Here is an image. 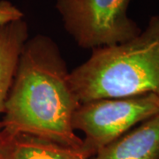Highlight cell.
Wrapping results in <instances>:
<instances>
[{"label":"cell","instance_id":"cell-5","mask_svg":"<svg viewBox=\"0 0 159 159\" xmlns=\"http://www.w3.org/2000/svg\"><path fill=\"white\" fill-rule=\"evenodd\" d=\"M89 159H159V113L109 143Z\"/></svg>","mask_w":159,"mask_h":159},{"label":"cell","instance_id":"cell-4","mask_svg":"<svg viewBox=\"0 0 159 159\" xmlns=\"http://www.w3.org/2000/svg\"><path fill=\"white\" fill-rule=\"evenodd\" d=\"M159 113V97L153 94L102 98L80 103L73 116L74 131H80L83 148L91 157L137 125Z\"/></svg>","mask_w":159,"mask_h":159},{"label":"cell","instance_id":"cell-7","mask_svg":"<svg viewBox=\"0 0 159 159\" xmlns=\"http://www.w3.org/2000/svg\"><path fill=\"white\" fill-rule=\"evenodd\" d=\"M5 138L6 139L5 159H89L91 157L90 154L84 148L67 147L40 137L18 134L11 138Z\"/></svg>","mask_w":159,"mask_h":159},{"label":"cell","instance_id":"cell-3","mask_svg":"<svg viewBox=\"0 0 159 159\" xmlns=\"http://www.w3.org/2000/svg\"><path fill=\"white\" fill-rule=\"evenodd\" d=\"M131 0H56L65 30L84 49L118 44L142 29L128 15Z\"/></svg>","mask_w":159,"mask_h":159},{"label":"cell","instance_id":"cell-6","mask_svg":"<svg viewBox=\"0 0 159 159\" xmlns=\"http://www.w3.org/2000/svg\"><path fill=\"white\" fill-rule=\"evenodd\" d=\"M29 38V27L23 17L0 24V113H4L20 56Z\"/></svg>","mask_w":159,"mask_h":159},{"label":"cell","instance_id":"cell-8","mask_svg":"<svg viewBox=\"0 0 159 159\" xmlns=\"http://www.w3.org/2000/svg\"><path fill=\"white\" fill-rule=\"evenodd\" d=\"M22 17V12L18 10L15 6L11 5L9 2L6 1L0 2V24Z\"/></svg>","mask_w":159,"mask_h":159},{"label":"cell","instance_id":"cell-2","mask_svg":"<svg viewBox=\"0 0 159 159\" xmlns=\"http://www.w3.org/2000/svg\"><path fill=\"white\" fill-rule=\"evenodd\" d=\"M80 103L102 98L153 94L159 97V15L136 36L93 49L89 59L70 72Z\"/></svg>","mask_w":159,"mask_h":159},{"label":"cell","instance_id":"cell-1","mask_svg":"<svg viewBox=\"0 0 159 159\" xmlns=\"http://www.w3.org/2000/svg\"><path fill=\"white\" fill-rule=\"evenodd\" d=\"M80 102L58 46L45 34L27 40L0 122L6 138L29 134L75 148L82 138L72 125Z\"/></svg>","mask_w":159,"mask_h":159},{"label":"cell","instance_id":"cell-9","mask_svg":"<svg viewBox=\"0 0 159 159\" xmlns=\"http://www.w3.org/2000/svg\"><path fill=\"white\" fill-rule=\"evenodd\" d=\"M6 139L0 134V157L5 154V149H6Z\"/></svg>","mask_w":159,"mask_h":159},{"label":"cell","instance_id":"cell-10","mask_svg":"<svg viewBox=\"0 0 159 159\" xmlns=\"http://www.w3.org/2000/svg\"><path fill=\"white\" fill-rule=\"evenodd\" d=\"M0 159H5V158H4V157H3V156H1V157H0Z\"/></svg>","mask_w":159,"mask_h":159}]
</instances>
